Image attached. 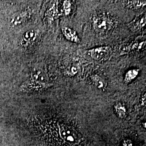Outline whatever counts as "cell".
Instances as JSON below:
<instances>
[{
    "mask_svg": "<svg viewBox=\"0 0 146 146\" xmlns=\"http://www.w3.org/2000/svg\"><path fill=\"white\" fill-rule=\"evenodd\" d=\"M93 23L95 31L100 34L109 31L111 27V23L110 19L104 15L95 16Z\"/></svg>",
    "mask_w": 146,
    "mask_h": 146,
    "instance_id": "6da1fadb",
    "label": "cell"
},
{
    "mask_svg": "<svg viewBox=\"0 0 146 146\" xmlns=\"http://www.w3.org/2000/svg\"><path fill=\"white\" fill-rule=\"evenodd\" d=\"M110 51L109 47H99L91 49L89 54L90 56L95 60H100L105 57Z\"/></svg>",
    "mask_w": 146,
    "mask_h": 146,
    "instance_id": "7a4b0ae2",
    "label": "cell"
},
{
    "mask_svg": "<svg viewBox=\"0 0 146 146\" xmlns=\"http://www.w3.org/2000/svg\"><path fill=\"white\" fill-rule=\"evenodd\" d=\"M36 34L34 31H29L25 33L21 39V44L23 46H28L31 42L34 41L36 38Z\"/></svg>",
    "mask_w": 146,
    "mask_h": 146,
    "instance_id": "3957f363",
    "label": "cell"
},
{
    "mask_svg": "<svg viewBox=\"0 0 146 146\" xmlns=\"http://www.w3.org/2000/svg\"><path fill=\"white\" fill-rule=\"evenodd\" d=\"M32 80L36 82L44 84L46 83L47 79L45 74L40 70H34L31 73Z\"/></svg>",
    "mask_w": 146,
    "mask_h": 146,
    "instance_id": "277c9868",
    "label": "cell"
},
{
    "mask_svg": "<svg viewBox=\"0 0 146 146\" xmlns=\"http://www.w3.org/2000/svg\"><path fill=\"white\" fill-rule=\"evenodd\" d=\"M63 33L66 37L69 40L75 43L80 42V40L76 32L72 29L68 27L64 28L63 29Z\"/></svg>",
    "mask_w": 146,
    "mask_h": 146,
    "instance_id": "5b68a950",
    "label": "cell"
},
{
    "mask_svg": "<svg viewBox=\"0 0 146 146\" xmlns=\"http://www.w3.org/2000/svg\"><path fill=\"white\" fill-rule=\"evenodd\" d=\"M146 1H127L126 6L131 9H139L146 5Z\"/></svg>",
    "mask_w": 146,
    "mask_h": 146,
    "instance_id": "8992f818",
    "label": "cell"
},
{
    "mask_svg": "<svg viewBox=\"0 0 146 146\" xmlns=\"http://www.w3.org/2000/svg\"><path fill=\"white\" fill-rule=\"evenodd\" d=\"M115 111L117 115L120 117V118H124L126 116V108L121 103H117L115 104Z\"/></svg>",
    "mask_w": 146,
    "mask_h": 146,
    "instance_id": "52a82bcc",
    "label": "cell"
},
{
    "mask_svg": "<svg viewBox=\"0 0 146 146\" xmlns=\"http://www.w3.org/2000/svg\"><path fill=\"white\" fill-rule=\"evenodd\" d=\"M92 80L94 85L99 89L104 88L106 86V83L104 78L98 75H94L92 77Z\"/></svg>",
    "mask_w": 146,
    "mask_h": 146,
    "instance_id": "ba28073f",
    "label": "cell"
},
{
    "mask_svg": "<svg viewBox=\"0 0 146 146\" xmlns=\"http://www.w3.org/2000/svg\"><path fill=\"white\" fill-rule=\"evenodd\" d=\"M139 74V70L137 69H131L128 71L125 74V81L126 83H129L133 79L135 78Z\"/></svg>",
    "mask_w": 146,
    "mask_h": 146,
    "instance_id": "9c48e42d",
    "label": "cell"
},
{
    "mask_svg": "<svg viewBox=\"0 0 146 146\" xmlns=\"http://www.w3.org/2000/svg\"><path fill=\"white\" fill-rule=\"evenodd\" d=\"M146 24V16H144L141 17L140 19H138V20L136 21L135 28L136 29H141L145 26Z\"/></svg>",
    "mask_w": 146,
    "mask_h": 146,
    "instance_id": "30bf717a",
    "label": "cell"
},
{
    "mask_svg": "<svg viewBox=\"0 0 146 146\" xmlns=\"http://www.w3.org/2000/svg\"><path fill=\"white\" fill-rule=\"evenodd\" d=\"M122 146H132V142L129 140H126L123 141L122 143Z\"/></svg>",
    "mask_w": 146,
    "mask_h": 146,
    "instance_id": "8fae6325",
    "label": "cell"
}]
</instances>
